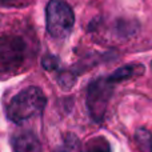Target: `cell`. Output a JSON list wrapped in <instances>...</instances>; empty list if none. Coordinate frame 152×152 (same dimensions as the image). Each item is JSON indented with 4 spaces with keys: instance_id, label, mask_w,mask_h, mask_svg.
Wrapping results in <instances>:
<instances>
[{
    "instance_id": "7a4b0ae2",
    "label": "cell",
    "mask_w": 152,
    "mask_h": 152,
    "mask_svg": "<svg viewBox=\"0 0 152 152\" xmlns=\"http://www.w3.org/2000/svg\"><path fill=\"white\" fill-rule=\"evenodd\" d=\"M75 15L71 5L64 0H51L45 8V26L48 34L56 39H63L71 34Z\"/></svg>"
},
{
    "instance_id": "9c48e42d",
    "label": "cell",
    "mask_w": 152,
    "mask_h": 152,
    "mask_svg": "<svg viewBox=\"0 0 152 152\" xmlns=\"http://www.w3.org/2000/svg\"><path fill=\"white\" fill-rule=\"evenodd\" d=\"M1 3H10V1H15V0H0Z\"/></svg>"
},
{
    "instance_id": "52a82bcc",
    "label": "cell",
    "mask_w": 152,
    "mask_h": 152,
    "mask_svg": "<svg viewBox=\"0 0 152 152\" xmlns=\"http://www.w3.org/2000/svg\"><path fill=\"white\" fill-rule=\"evenodd\" d=\"M134 75H135V67L134 66H126V67H121V68L116 69L108 79L115 84V83H119V81L127 80V79L132 77Z\"/></svg>"
},
{
    "instance_id": "ba28073f",
    "label": "cell",
    "mask_w": 152,
    "mask_h": 152,
    "mask_svg": "<svg viewBox=\"0 0 152 152\" xmlns=\"http://www.w3.org/2000/svg\"><path fill=\"white\" fill-rule=\"evenodd\" d=\"M43 66L45 69H53L58 66V59L53 58V56H48V58L43 59Z\"/></svg>"
},
{
    "instance_id": "30bf717a",
    "label": "cell",
    "mask_w": 152,
    "mask_h": 152,
    "mask_svg": "<svg viewBox=\"0 0 152 152\" xmlns=\"http://www.w3.org/2000/svg\"><path fill=\"white\" fill-rule=\"evenodd\" d=\"M151 152H152V150H151Z\"/></svg>"
},
{
    "instance_id": "5b68a950",
    "label": "cell",
    "mask_w": 152,
    "mask_h": 152,
    "mask_svg": "<svg viewBox=\"0 0 152 152\" xmlns=\"http://www.w3.org/2000/svg\"><path fill=\"white\" fill-rule=\"evenodd\" d=\"M12 147L15 152H42L39 139L31 132H23L13 137Z\"/></svg>"
},
{
    "instance_id": "6da1fadb",
    "label": "cell",
    "mask_w": 152,
    "mask_h": 152,
    "mask_svg": "<svg viewBox=\"0 0 152 152\" xmlns=\"http://www.w3.org/2000/svg\"><path fill=\"white\" fill-rule=\"evenodd\" d=\"M47 104V97L37 87H27L12 97L7 107V116L11 121L20 124L39 115Z\"/></svg>"
},
{
    "instance_id": "3957f363",
    "label": "cell",
    "mask_w": 152,
    "mask_h": 152,
    "mask_svg": "<svg viewBox=\"0 0 152 152\" xmlns=\"http://www.w3.org/2000/svg\"><path fill=\"white\" fill-rule=\"evenodd\" d=\"M28 44L20 35L5 34L0 36V72H10L23 66Z\"/></svg>"
},
{
    "instance_id": "277c9868",
    "label": "cell",
    "mask_w": 152,
    "mask_h": 152,
    "mask_svg": "<svg viewBox=\"0 0 152 152\" xmlns=\"http://www.w3.org/2000/svg\"><path fill=\"white\" fill-rule=\"evenodd\" d=\"M112 88L113 83L108 77L96 79L89 84L88 94H87V105L94 120L100 121L103 119L107 110L108 100L112 94Z\"/></svg>"
},
{
    "instance_id": "8992f818",
    "label": "cell",
    "mask_w": 152,
    "mask_h": 152,
    "mask_svg": "<svg viewBox=\"0 0 152 152\" xmlns=\"http://www.w3.org/2000/svg\"><path fill=\"white\" fill-rule=\"evenodd\" d=\"M84 152H111V147L104 137H95L87 143Z\"/></svg>"
}]
</instances>
